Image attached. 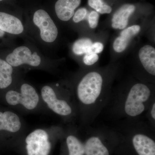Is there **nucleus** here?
<instances>
[{"label":"nucleus","mask_w":155,"mask_h":155,"mask_svg":"<svg viewBox=\"0 0 155 155\" xmlns=\"http://www.w3.org/2000/svg\"><path fill=\"white\" fill-rule=\"evenodd\" d=\"M144 115L147 122L152 129L155 130V100L151 103Z\"/></svg>","instance_id":"a211bd4d"},{"label":"nucleus","mask_w":155,"mask_h":155,"mask_svg":"<svg viewBox=\"0 0 155 155\" xmlns=\"http://www.w3.org/2000/svg\"><path fill=\"white\" fill-rule=\"evenodd\" d=\"M92 42L88 38L79 39L75 41L72 46V51L75 54L81 55L91 52Z\"/></svg>","instance_id":"dca6fc26"},{"label":"nucleus","mask_w":155,"mask_h":155,"mask_svg":"<svg viewBox=\"0 0 155 155\" xmlns=\"http://www.w3.org/2000/svg\"><path fill=\"white\" fill-rule=\"evenodd\" d=\"M135 10V6L130 4H125L116 11L112 19V26L115 29H123L126 28L128 19Z\"/></svg>","instance_id":"ddd939ff"},{"label":"nucleus","mask_w":155,"mask_h":155,"mask_svg":"<svg viewBox=\"0 0 155 155\" xmlns=\"http://www.w3.org/2000/svg\"><path fill=\"white\" fill-rule=\"evenodd\" d=\"M2 1V0H0V1Z\"/></svg>","instance_id":"b1692460"},{"label":"nucleus","mask_w":155,"mask_h":155,"mask_svg":"<svg viewBox=\"0 0 155 155\" xmlns=\"http://www.w3.org/2000/svg\"><path fill=\"white\" fill-rule=\"evenodd\" d=\"M81 0H58L55 10L58 18L64 21H69L75 13V10L80 5Z\"/></svg>","instance_id":"f8f14e48"},{"label":"nucleus","mask_w":155,"mask_h":155,"mask_svg":"<svg viewBox=\"0 0 155 155\" xmlns=\"http://www.w3.org/2000/svg\"><path fill=\"white\" fill-rule=\"evenodd\" d=\"M13 67L6 61L0 59V89L11 86L13 82Z\"/></svg>","instance_id":"2eb2a0df"},{"label":"nucleus","mask_w":155,"mask_h":155,"mask_svg":"<svg viewBox=\"0 0 155 155\" xmlns=\"http://www.w3.org/2000/svg\"><path fill=\"white\" fill-rule=\"evenodd\" d=\"M140 27L139 25H133L124 29L120 36L114 41L113 48L117 53L124 51L134 37L140 32Z\"/></svg>","instance_id":"4468645a"},{"label":"nucleus","mask_w":155,"mask_h":155,"mask_svg":"<svg viewBox=\"0 0 155 155\" xmlns=\"http://www.w3.org/2000/svg\"><path fill=\"white\" fill-rule=\"evenodd\" d=\"M5 99L7 104L14 109L26 112L37 110L42 104L36 90L26 83L22 84L19 88L7 91Z\"/></svg>","instance_id":"423d86ee"},{"label":"nucleus","mask_w":155,"mask_h":155,"mask_svg":"<svg viewBox=\"0 0 155 155\" xmlns=\"http://www.w3.org/2000/svg\"><path fill=\"white\" fill-rule=\"evenodd\" d=\"M104 48V46L102 43L96 42L92 45L91 52L95 54H99L102 52Z\"/></svg>","instance_id":"4be33fe9"},{"label":"nucleus","mask_w":155,"mask_h":155,"mask_svg":"<svg viewBox=\"0 0 155 155\" xmlns=\"http://www.w3.org/2000/svg\"><path fill=\"white\" fill-rule=\"evenodd\" d=\"M23 127L22 118L17 113L11 111L0 112V131H5L13 136L17 141V145Z\"/></svg>","instance_id":"1a4fd4ad"},{"label":"nucleus","mask_w":155,"mask_h":155,"mask_svg":"<svg viewBox=\"0 0 155 155\" xmlns=\"http://www.w3.org/2000/svg\"><path fill=\"white\" fill-rule=\"evenodd\" d=\"M87 13V11L85 8H81L78 9L74 14L73 21L75 23H78L82 21L86 16Z\"/></svg>","instance_id":"412c9836"},{"label":"nucleus","mask_w":155,"mask_h":155,"mask_svg":"<svg viewBox=\"0 0 155 155\" xmlns=\"http://www.w3.org/2000/svg\"><path fill=\"white\" fill-rule=\"evenodd\" d=\"M99 15L96 11H92L89 14L88 22L90 27L92 28H96L98 23Z\"/></svg>","instance_id":"aec40b11"},{"label":"nucleus","mask_w":155,"mask_h":155,"mask_svg":"<svg viewBox=\"0 0 155 155\" xmlns=\"http://www.w3.org/2000/svg\"><path fill=\"white\" fill-rule=\"evenodd\" d=\"M139 58L145 72L149 76L155 75V49L150 45H146L139 51Z\"/></svg>","instance_id":"9d476101"},{"label":"nucleus","mask_w":155,"mask_h":155,"mask_svg":"<svg viewBox=\"0 0 155 155\" xmlns=\"http://www.w3.org/2000/svg\"><path fill=\"white\" fill-rule=\"evenodd\" d=\"M6 61L14 67L25 64L36 67L39 66L41 63V58L37 53H32L29 48L24 46L16 48L7 56Z\"/></svg>","instance_id":"6e6552de"},{"label":"nucleus","mask_w":155,"mask_h":155,"mask_svg":"<svg viewBox=\"0 0 155 155\" xmlns=\"http://www.w3.org/2000/svg\"><path fill=\"white\" fill-rule=\"evenodd\" d=\"M102 73L87 72L72 90L80 125H91L107 105L112 90Z\"/></svg>","instance_id":"f257e3e1"},{"label":"nucleus","mask_w":155,"mask_h":155,"mask_svg":"<svg viewBox=\"0 0 155 155\" xmlns=\"http://www.w3.org/2000/svg\"><path fill=\"white\" fill-rule=\"evenodd\" d=\"M42 104L64 122L74 124L78 120L77 107L72 90H58L50 85L41 90Z\"/></svg>","instance_id":"20e7f679"},{"label":"nucleus","mask_w":155,"mask_h":155,"mask_svg":"<svg viewBox=\"0 0 155 155\" xmlns=\"http://www.w3.org/2000/svg\"><path fill=\"white\" fill-rule=\"evenodd\" d=\"M89 5L101 14H110L112 8L103 2V0H88Z\"/></svg>","instance_id":"f3484780"},{"label":"nucleus","mask_w":155,"mask_h":155,"mask_svg":"<svg viewBox=\"0 0 155 155\" xmlns=\"http://www.w3.org/2000/svg\"><path fill=\"white\" fill-rule=\"evenodd\" d=\"M98 60L99 57L97 54L90 52L85 54L83 61L85 65L91 66L96 63Z\"/></svg>","instance_id":"6ab92c4d"},{"label":"nucleus","mask_w":155,"mask_h":155,"mask_svg":"<svg viewBox=\"0 0 155 155\" xmlns=\"http://www.w3.org/2000/svg\"><path fill=\"white\" fill-rule=\"evenodd\" d=\"M0 29L13 35L22 33L24 27L20 19L4 12H0Z\"/></svg>","instance_id":"9b49d317"},{"label":"nucleus","mask_w":155,"mask_h":155,"mask_svg":"<svg viewBox=\"0 0 155 155\" xmlns=\"http://www.w3.org/2000/svg\"><path fill=\"white\" fill-rule=\"evenodd\" d=\"M64 131L61 127H53L50 131L45 128L35 129L20 140L22 155H51L56 141L61 140Z\"/></svg>","instance_id":"39448f33"},{"label":"nucleus","mask_w":155,"mask_h":155,"mask_svg":"<svg viewBox=\"0 0 155 155\" xmlns=\"http://www.w3.org/2000/svg\"><path fill=\"white\" fill-rule=\"evenodd\" d=\"M5 35V32L3 31L0 29V37H2L4 36Z\"/></svg>","instance_id":"5701e85b"},{"label":"nucleus","mask_w":155,"mask_h":155,"mask_svg":"<svg viewBox=\"0 0 155 155\" xmlns=\"http://www.w3.org/2000/svg\"><path fill=\"white\" fill-rule=\"evenodd\" d=\"M33 20L35 25L40 31V36L43 41L52 43L55 41L58 35V29L46 11L42 9L35 11Z\"/></svg>","instance_id":"0eeeda50"},{"label":"nucleus","mask_w":155,"mask_h":155,"mask_svg":"<svg viewBox=\"0 0 155 155\" xmlns=\"http://www.w3.org/2000/svg\"><path fill=\"white\" fill-rule=\"evenodd\" d=\"M155 100L154 89L143 82H135L111 90L103 112L114 122L143 117Z\"/></svg>","instance_id":"f03ea898"},{"label":"nucleus","mask_w":155,"mask_h":155,"mask_svg":"<svg viewBox=\"0 0 155 155\" xmlns=\"http://www.w3.org/2000/svg\"><path fill=\"white\" fill-rule=\"evenodd\" d=\"M119 139L114 154L155 155V130L142 117L116 122Z\"/></svg>","instance_id":"7ed1b4c3"}]
</instances>
